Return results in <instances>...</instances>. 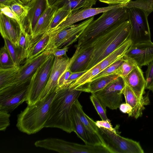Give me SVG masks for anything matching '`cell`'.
Returning a JSON list of instances; mask_svg holds the SVG:
<instances>
[{"mask_svg":"<svg viewBox=\"0 0 153 153\" xmlns=\"http://www.w3.org/2000/svg\"><path fill=\"white\" fill-rule=\"evenodd\" d=\"M44 128H57L68 133L75 131L72 117L73 105L82 92L80 88L57 87Z\"/></svg>","mask_w":153,"mask_h":153,"instance_id":"6da1fadb","label":"cell"},{"mask_svg":"<svg viewBox=\"0 0 153 153\" xmlns=\"http://www.w3.org/2000/svg\"><path fill=\"white\" fill-rule=\"evenodd\" d=\"M131 31V22L128 19L111 27L90 43L79 46L94 47L93 54L85 71L99 63L128 39Z\"/></svg>","mask_w":153,"mask_h":153,"instance_id":"7a4b0ae2","label":"cell"},{"mask_svg":"<svg viewBox=\"0 0 153 153\" xmlns=\"http://www.w3.org/2000/svg\"><path fill=\"white\" fill-rule=\"evenodd\" d=\"M56 92V89L44 99L32 105H27L18 114L16 126L19 130L30 135L36 133L44 128Z\"/></svg>","mask_w":153,"mask_h":153,"instance_id":"3957f363","label":"cell"},{"mask_svg":"<svg viewBox=\"0 0 153 153\" xmlns=\"http://www.w3.org/2000/svg\"><path fill=\"white\" fill-rule=\"evenodd\" d=\"M128 19V9L125 6L104 12L93 20L79 37L77 45L88 44L114 26Z\"/></svg>","mask_w":153,"mask_h":153,"instance_id":"277c9868","label":"cell"},{"mask_svg":"<svg viewBox=\"0 0 153 153\" xmlns=\"http://www.w3.org/2000/svg\"><path fill=\"white\" fill-rule=\"evenodd\" d=\"M54 59L55 56L51 53L32 76L29 84L26 101L27 105L33 104L39 100L48 82Z\"/></svg>","mask_w":153,"mask_h":153,"instance_id":"5b68a950","label":"cell"},{"mask_svg":"<svg viewBox=\"0 0 153 153\" xmlns=\"http://www.w3.org/2000/svg\"><path fill=\"white\" fill-rule=\"evenodd\" d=\"M128 19L131 22V31L129 39L132 44L151 40V34L148 20L149 15L140 8H128Z\"/></svg>","mask_w":153,"mask_h":153,"instance_id":"8992f818","label":"cell"},{"mask_svg":"<svg viewBox=\"0 0 153 153\" xmlns=\"http://www.w3.org/2000/svg\"><path fill=\"white\" fill-rule=\"evenodd\" d=\"M94 16L76 25H73L58 33L51 35L46 50L68 47L78 40L89 24L94 20Z\"/></svg>","mask_w":153,"mask_h":153,"instance_id":"52a82bcc","label":"cell"},{"mask_svg":"<svg viewBox=\"0 0 153 153\" xmlns=\"http://www.w3.org/2000/svg\"><path fill=\"white\" fill-rule=\"evenodd\" d=\"M107 147L111 153H144L139 143L121 136L116 130L99 128Z\"/></svg>","mask_w":153,"mask_h":153,"instance_id":"ba28073f","label":"cell"},{"mask_svg":"<svg viewBox=\"0 0 153 153\" xmlns=\"http://www.w3.org/2000/svg\"><path fill=\"white\" fill-rule=\"evenodd\" d=\"M51 53V50H46L33 59L26 60L23 65L19 66L15 80L8 87H23L29 85L37 70L45 61Z\"/></svg>","mask_w":153,"mask_h":153,"instance_id":"9c48e42d","label":"cell"},{"mask_svg":"<svg viewBox=\"0 0 153 153\" xmlns=\"http://www.w3.org/2000/svg\"><path fill=\"white\" fill-rule=\"evenodd\" d=\"M126 84L123 78L119 76L104 89L94 94L107 107L117 109L121 103L122 95Z\"/></svg>","mask_w":153,"mask_h":153,"instance_id":"30bf717a","label":"cell"},{"mask_svg":"<svg viewBox=\"0 0 153 153\" xmlns=\"http://www.w3.org/2000/svg\"><path fill=\"white\" fill-rule=\"evenodd\" d=\"M29 86H10L0 90V110L11 112L26 101Z\"/></svg>","mask_w":153,"mask_h":153,"instance_id":"8fae6325","label":"cell"},{"mask_svg":"<svg viewBox=\"0 0 153 153\" xmlns=\"http://www.w3.org/2000/svg\"><path fill=\"white\" fill-rule=\"evenodd\" d=\"M126 4H119L105 7H91L79 10L71 13L55 29L48 32L51 35L55 34L76 22L113 9L125 6Z\"/></svg>","mask_w":153,"mask_h":153,"instance_id":"7c38bea8","label":"cell"},{"mask_svg":"<svg viewBox=\"0 0 153 153\" xmlns=\"http://www.w3.org/2000/svg\"><path fill=\"white\" fill-rule=\"evenodd\" d=\"M73 108L85 128L90 144L102 145L107 147L95 122L85 113L78 100L74 102Z\"/></svg>","mask_w":153,"mask_h":153,"instance_id":"4fadbf2b","label":"cell"},{"mask_svg":"<svg viewBox=\"0 0 153 153\" xmlns=\"http://www.w3.org/2000/svg\"><path fill=\"white\" fill-rule=\"evenodd\" d=\"M70 59L66 56H55V59L47 84L43 90L39 100L46 98L54 91L58 86L59 78L69 67Z\"/></svg>","mask_w":153,"mask_h":153,"instance_id":"5bb4252c","label":"cell"},{"mask_svg":"<svg viewBox=\"0 0 153 153\" xmlns=\"http://www.w3.org/2000/svg\"><path fill=\"white\" fill-rule=\"evenodd\" d=\"M124 56L132 59L141 68L153 61V42L151 41L131 44Z\"/></svg>","mask_w":153,"mask_h":153,"instance_id":"9a60e30c","label":"cell"},{"mask_svg":"<svg viewBox=\"0 0 153 153\" xmlns=\"http://www.w3.org/2000/svg\"><path fill=\"white\" fill-rule=\"evenodd\" d=\"M76 51L70 59L69 69L72 73L85 71L91 59L94 48L91 45L76 46Z\"/></svg>","mask_w":153,"mask_h":153,"instance_id":"2e32d148","label":"cell"},{"mask_svg":"<svg viewBox=\"0 0 153 153\" xmlns=\"http://www.w3.org/2000/svg\"><path fill=\"white\" fill-rule=\"evenodd\" d=\"M123 94L124 95L126 103L130 105L132 108L129 117L137 119L142 116L143 111L145 109V106L149 103V100L147 96L144 98L138 97L133 90L126 84L123 90Z\"/></svg>","mask_w":153,"mask_h":153,"instance_id":"e0dca14e","label":"cell"},{"mask_svg":"<svg viewBox=\"0 0 153 153\" xmlns=\"http://www.w3.org/2000/svg\"><path fill=\"white\" fill-rule=\"evenodd\" d=\"M58 8L49 4L38 19L30 35L33 43L48 30Z\"/></svg>","mask_w":153,"mask_h":153,"instance_id":"ac0fdd59","label":"cell"},{"mask_svg":"<svg viewBox=\"0 0 153 153\" xmlns=\"http://www.w3.org/2000/svg\"><path fill=\"white\" fill-rule=\"evenodd\" d=\"M125 84L140 99L143 96L146 89V82L143 72L140 67L137 65L133 70L124 78Z\"/></svg>","mask_w":153,"mask_h":153,"instance_id":"d6986e66","label":"cell"},{"mask_svg":"<svg viewBox=\"0 0 153 153\" xmlns=\"http://www.w3.org/2000/svg\"><path fill=\"white\" fill-rule=\"evenodd\" d=\"M14 20L0 12V32L3 38L6 37L17 48L19 39L20 28Z\"/></svg>","mask_w":153,"mask_h":153,"instance_id":"ffe728a7","label":"cell"},{"mask_svg":"<svg viewBox=\"0 0 153 153\" xmlns=\"http://www.w3.org/2000/svg\"><path fill=\"white\" fill-rule=\"evenodd\" d=\"M49 4L48 0H31L27 4L30 8L26 18L27 32L30 35L39 18Z\"/></svg>","mask_w":153,"mask_h":153,"instance_id":"44dd1931","label":"cell"},{"mask_svg":"<svg viewBox=\"0 0 153 153\" xmlns=\"http://www.w3.org/2000/svg\"><path fill=\"white\" fill-rule=\"evenodd\" d=\"M27 27L25 26L20 28V32L17 48L18 63H20L26 59L29 51L33 44L31 36L26 30Z\"/></svg>","mask_w":153,"mask_h":153,"instance_id":"7402d4cb","label":"cell"},{"mask_svg":"<svg viewBox=\"0 0 153 153\" xmlns=\"http://www.w3.org/2000/svg\"><path fill=\"white\" fill-rule=\"evenodd\" d=\"M96 0H55L52 4L58 9L62 8L73 13L80 9L91 7Z\"/></svg>","mask_w":153,"mask_h":153,"instance_id":"603a6c76","label":"cell"},{"mask_svg":"<svg viewBox=\"0 0 153 153\" xmlns=\"http://www.w3.org/2000/svg\"><path fill=\"white\" fill-rule=\"evenodd\" d=\"M120 76L116 74L105 76L91 81L83 86V92L94 93L105 88Z\"/></svg>","mask_w":153,"mask_h":153,"instance_id":"cb8c5ba5","label":"cell"},{"mask_svg":"<svg viewBox=\"0 0 153 153\" xmlns=\"http://www.w3.org/2000/svg\"><path fill=\"white\" fill-rule=\"evenodd\" d=\"M131 44V41L128 39L98 64L97 65L100 67L101 71L110 65L122 58Z\"/></svg>","mask_w":153,"mask_h":153,"instance_id":"d4e9b609","label":"cell"},{"mask_svg":"<svg viewBox=\"0 0 153 153\" xmlns=\"http://www.w3.org/2000/svg\"><path fill=\"white\" fill-rule=\"evenodd\" d=\"M50 38L51 35L47 31L41 36L33 44L26 60L33 59L45 51Z\"/></svg>","mask_w":153,"mask_h":153,"instance_id":"484cf974","label":"cell"},{"mask_svg":"<svg viewBox=\"0 0 153 153\" xmlns=\"http://www.w3.org/2000/svg\"><path fill=\"white\" fill-rule=\"evenodd\" d=\"M19 66L0 69V90L10 85L15 80Z\"/></svg>","mask_w":153,"mask_h":153,"instance_id":"4316f807","label":"cell"},{"mask_svg":"<svg viewBox=\"0 0 153 153\" xmlns=\"http://www.w3.org/2000/svg\"><path fill=\"white\" fill-rule=\"evenodd\" d=\"M101 71L100 67L98 65L87 71L69 86L74 89L82 86L88 83L91 80Z\"/></svg>","mask_w":153,"mask_h":153,"instance_id":"83f0119b","label":"cell"},{"mask_svg":"<svg viewBox=\"0 0 153 153\" xmlns=\"http://www.w3.org/2000/svg\"><path fill=\"white\" fill-rule=\"evenodd\" d=\"M72 117L75 129L74 132L85 144L90 145L85 128L73 107Z\"/></svg>","mask_w":153,"mask_h":153,"instance_id":"f1b7e54d","label":"cell"},{"mask_svg":"<svg viewBox=\"0 0 153 153\" xmlns=\"http://www.w3.org/2000/svg\"><path fill=\"white\" fill-rule=\"evenodd\" d=\"M10 7L19 19L20 28L24 26L27 27L24 22L27 16L29 7L27 5L24 4L18 1L13 2Z\"/></svg>","mask_w":153,"mask_h":153,"instance_id":"f546056e","label":"cell"},{"mask_svg":"<svg viewBox=\"0 0 153 153\" xmlns=\"http://www.w3.org/2000/svg\"><path fill=\"white\" fill-rule=\"evenodd\" d=\"M124 58L125 61L118 69L117 74L124 78L137 65L131 58L124 56Z\"/></svg>","mask_w":153,"mask_h":153,"instance_id":"4dcf8cb0","label":"cell"},{"mask_svg":"<svg viewBox=\"0 0 153 153\" xmlns=\"http://www.w3.org/2000/svg\"><path fill=\"white\" fill-rule=\"evenodd\" d=\"M128 8L135 7L145 10L149 15L153 11V0H136L130 1L125 6Z\"/></svg>","mask_w":153,"mask_h":153,"instance_id":"1f68e13d","label":"cell"},{"mask_svg":"<svg viewBox=\"0 0 153 153\" xmlns=\"http://www.w3.org/2000/svg\"><path fill=\"white\" fill-rule=\"evenodd\" d=\"M71 13V11L62 8L58 9L47 31L50 32L55 29Z\"/></svg>","mask_w":153,"mask_h":153,"instance_id":"d6a6232c","label":"cell"},{"mask_svg":"<svg viewBox=\"0 0 153 153\" xmlns=\"http://www.w3.org/2000/svg\"><path fill=\"white\" fill-rule=\"evenodd\" d=\"M90 98L91 101L102 120H108L109 119L106 115V107L94 94H91Z\"/></svg>","mask_w":153,"mask_h":153,"instance_id":"836d02e7","label":"cell"},{"mask_svg":"<svg viewBox=\"0 0 153 153\" xmlns=\"http://www.w3.org/2000/svg\"><path fill=\"white\" fill-rule=\"evenodd\" d=\"M125 61L124 57L121 59L110 65L91 79L90 82L100 77L113 74H117L118 69Z\"/></svg>","mask_w":153,"mask_h":153,"instance_id":"e575fe53","label":"cell"},{"mask_svg":"<svg viewBox=\"0 0 153 153\" xmlns=\"http://www.w3.org/2000/svg\"><path fill=\"white\" fill-rule=\"evenodd\" d=\"M16 66L5 48L4 46L0 51V69H5Z\"/></svg>","mask_w":153,"mask_h":153,"instance_id":"d590c367","label":"cell"},{"mask_svg":"<svg viewBox=\"0 0 153 153\" xmlns=\"http://www.w3.org/2000/svg\"><path fill=\"white\" fill-rule=\"evenodd\" d=\"M4 41V47L10 55L16 65L19 66L18 56L17 48L13 43L7 38H3Z\"/></svg>","mask_w":153,"mask_h":153,"instance_id":"8d00e7d4","label":"cell"},{"mask_svg":"<svg viewBox=\"0 0 153 153\" xmlns=\"http://www.w3.org/2000/svg\"><path fill=\"white\" fill-rule=\"evenodd\" d=\"M146 89L153 92V61L148 65L146 72Z\"/></svg>","mask_w":153,"mask_h":153,"instance_id":"74e56055","label":"cell"},{"mask_svg":"<svg viewBox=\"0 0 153 153\" xmlns=\"http://www.w3.org/2000/svg\"><path fill=\"white\" fill-rule=\"evenodd\" d=\"M10 114L6 111L0 110V130L4 131L10 125Z\"/></svg>","mask_w":153,"mask_h":153,"instance_id":"f35d334b","label":"cell"},{"mask_svg":"<svg viewBox=\"0 0 153 153\" xmlns=\"http://www.w3.org/2000/svg\"><path fill=\"white\" fill-rule=\"evenodd\" d=\"M0 12L16 22L19 25V19L10 8V6L0 4Z\"/></svg>","mask_w":153,"mask_h":153,"instance_id":"ab89813d","label":"cell"},{"mask_svg":"<svg viewBox=\"0 0 153 153\" xmlns=\"http://www.w3.org/2000/svg\"><path fill=\"white\" fill-rule=\"evenodd\" d=\"M86 71H85L81 72L72 73L67 80L65 81L63 85L61 87H67L69 86Z\"/></svg>","mask_w":153,"mask_h":153,"instance_id":"60d3db41","label":"cell"},{"mask_svg":"<svg viewBox=\"0 0 153 153\" xmlns=\"http://www.w3.org/2000/svg\"><path fill=\"white\" fill-rule=\"evenodd\" d=\"M95 122L97 126L99 128H103L112 131L116 130V129L113 127L109 119L106 120L97 121Z\"/></svg>","mask_w":153,"mask_h":153,"instance_id":"b9f144b4","label":"cell"},{"mask_svg":"<svg viewBox=\"0 0 153 153\" xmlns=\"http://www.w3.org/2000/svg\"><path fill=\"white\" fill-rule=\"evenodd\" d=\"M69 68L62 74L59 78L58 82V87H62L65 81L72 73L70 70Z\"/></svg>","mask_w":153,"mask_h":153,"instance_id":"7bdbcfd3","label":"cell"},{"mask_svg":"<svg viewBox=\"0 0 153 153\" xmlns=\"http://www.w3.org/2000/svg\"><path fill=\"white\" fill-rule=\"evenodd\" d=\"M68 47L62 49L57 48L51 50L52 53L55 57H60L66 56V52L68 51Z\"/></svg>","mask_w":153,"mask_h":153,"instance_id":"ee69618b","label":"cell"},{"mask_svg":"<svg viewBox=\"0 0 153 153\" xmlns=\"http://www.w3.org/2000/svg\"><path fill=\"white\" fill-rule=\"evenodd\" d=\"M120 111L123 113L129 114L131 112L132 108L126 102L121 103L119 107Z\"/></svg>","mask_w":153,"mask_h":153,"instance_id":"f6af8a7d","label":"cell"},{"mask_svg":"<svg viewBox=\"0 0 153 153\" xmlns=\"http://www.w3.org/2000/svg\"><path fill=\"white\" fill-rule=\"evenodd\" d=\"M100 2L108 4H126L131 0H99Z\"/></svg>","mask_w":153,"mask_h":153,"instance_id":"bcb514c9","label":"cell"},{"mask_svg":"<svg viewBox=\"0 0 153 153\" xmlns=\"http://www.w3.org/2000/svg\"><path fill=\"white\" fill-rule=\"evenodd\" d=\"M16 1H18V0H0V4L10 6L12 3Z\"/></svg>","mask_w":153,"mask_h":153,"instance_id":"7dc6e473","label":"cell"},{"mask_svg":"<svg viewBox=\"0 0 153 153\" xmlns=\"http://www.w3.org/2000/svg\"><path fill=\"white\" fill-rule=\"evenodd\" d=\"M31 0H18V1L24 4H27Z\"/></svg>","mask_w":153,"mask_h":153,"instance_id":"c3c4849f","label":"cell"}]
</instances>
